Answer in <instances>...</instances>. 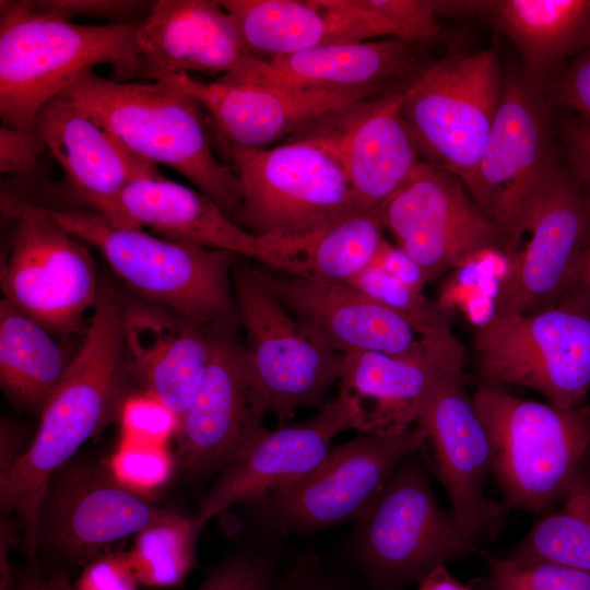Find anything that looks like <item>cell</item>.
I'll list each match as a JSON object with an SVG mask.
<instances>
[{
    "label": "cell",
    "mask_w": 590,
    "mask_h": 590,
    "mask_svg": "<svg viewBox=\"0 0 590 590\" xmlns=\"http://www.w3.org/2000/svg\"><path fill=\"white\" fill-rule=\"evenodd\" d=\"M121 318L122 300L102 282L83 341L40 412L27 451L0 476L1 516L14 514L20 520L30 559L38 552L37 517L50 477L76 457L85 441L118 420L130 392Z\"/></svg>",
    "instance_id": "cell-1"
},
{
    "label": "cell",
    "mask_w": 590,
    "mask_h": 590,
    "mask_svg": "<svg viewBox=\"0 0 590 590\" xmlns=\"http://www.w3.org/2000/svg\"><path fill=\"white\" fill-rule=\"evenodd\" d=\"M19 199L28 211L96 248L138 299L177 312L206 331L237 335L240 321L233 285L237 255L115 225L97 212Z\"/></svg>",
    "instance_id": "cell-2"
},
{
    "label": "cell",
    "mask_w": 590,
    "mask_h": 590,
    "mask_svg": "<svg viewBox=\"0 0 590 590\" xmlns=\"http://www.w3.org/2000/svg\"><path fill=\"white\" fill-rule=\"evenodd\" d=\"M58 97L76 105L135 155L181 174L234 219L241 203L239 180L232 165L215 156L206 111L194 97L164 81L118 82L93 70Z\"/></svg>",
    "instance_id": "cell-3"
},
{
    "label": "cell",
    "mask_w": 590,
    "mask_h": 590,
    "mask_svg": "<svg viewBox=\"0 0 590 590\" xmlns=\"http://www.w3.org/2000/svg\"><path fill=\"white\" fill-rule=\"evenodd\" d=\"M138 22L82 25L31 9L0 4V117L30 131L39 110L93 67L109 63L115 76L130 62Z\"/></svg>",
    "instance_id": "cell-4"
},
{
    "label": "cell",
    "mask_w": 590,
    "mask_h": 590,
    "mask_svg": "<svg viewBox=\"0 0 590 590\" xmlns=\"http://www.w3.org/2000/svg\"><path fill=\"white\" fill-rule=\"evenodd\" d=\"M420 451L399 463L349 538L347 558L368 590H404L439 565L481 553L438 504Z\"/></svg>",
    "instance_id": "cell-5"
},
{
    "label": "cell",
    "mask_w": 590,
    "mask_h": 590,
    "mask_svg": "<svg viewBox=\"0 0 590 590\" xmlns=\"http://www.w3.org/2000/svg\"><path fill=\"white\" fill-rule=\"evenodd\" d=\"M471 401L507 506L541 515L554 509L590 448V405L558 408L485 382Z\"/></svg>",
    "instance_id": "cell-6"
},
{
    "label": "cell",
    "mask_w": 590,
    "mask_h": 590,
    "mask_svg": "<svg viewBox=\"0 0 590 590\" xmlns=\"http://www.w3.org/2000/svg\"><path fill=\"white\" fill-rule=\"evenodd\" d=\"M239 180L233 221L286 246L305 241L355 212L344 168L331 149L295 138L264 149L224 145Z\"/></svg>",
    "instance_id": "cell-7"
},
{
    "label": "cell",
    "mask_w": 590,
    "mask_h": 590,
    "mask_svg": "<svg viewBox=\"0 0 590 590\" xmlns=\"http://www.w3.org/2000/svg\"><path fill=\"white\" fill-rule=\"evenodd\" d=\"M427 441L414 426L397 436L362 435L332 446L326 458L296 483L243 505L259 543L291 534H312L359 521L399 463Z\"/></svg>",
    "instance_id": "cell-8"
},
{
    "label": "cell",
    "mask_w": 590,
    "mask_h": 590,
    "mask_svg": "<svg viewBox=\"0 0 590 590\" xmlns=\"http://www.w3.org/2000/svg\"><path fill=\"white\" fill-rule=\"evenodd\" d=\"M481 382L514 385L558 408L585 403L590 390V299L570 288L531 314H493L475 332Z\"/></svg>",
    "instance_id": "cell-9"
},
{
    "label": "cell",
    "mask_w": 590,
    "mask_h": 590,
    "mask_svg": "<svg viewBox=\"0 0 590 590\" xmlns=\"http://www.w3.org/2000/svg\"><path fill=\"white\" fill-rule=\"evenodd\" d=\"M504 75L493 49L452 46L404 91L401 111L428 162L471 182L500 104Z\"/></svg>",
    "instance_id": "cell-10"
},
{
    "label": "cell",
    "mask_w": 590,
    "mask_h": 590,
    "mask_svg": "<svg viewBox=\"0 0 590 590\" xmlns=\"http://www.w3.org/2000/svg\"><path fill=\"white\" fill-rule=\"evenodd\" d=\"M233 285L244 364L260 410L281 426L302 408L323 406L327 392L340 381L344 355L310 339L250 266L236 261Z\"/></svg>",
    "instance_id": "cell-11"
},
{
    "label": "cell",
    "mask_w": 590,
    "mask_h": 590,
    "mask_svg": "<svg viewBox=\"0 0 590 590\" xmlns=\"http://www.w3.org/2000/svg\"><path fill=\"white\" fill-rule=\"evenodd\" d=\"M0 201L15 222L1 260L2 298L52 334L85 333L102 285L86 244L4 190Z\"/></svg>",
    "instance_id": "cell-12"
},
{
    "label": "cell",
    "mask_w": 590,
    "mask_h": 590,
    "mask_svg": "<svg viewBox=\"0 0 590 590\" xmlns=\"http://www.w3.org/2000/svg\"><path fill=\"white\" fill-rule=\"evenodd\" d=\"M559 166L544 94L516 72L504 75L498 111L467 189L497 226L507 259L519 250L530 203Z\"/></svg>",
    "instance_id": "cell-13"
},
{
    "label": "cell",
    "mask_w": 590,
    "mask_h": 590,
    "mask_svg": "<svg viewBox=\"0 0 590 590\" xmlns=\"http://www.w3.org/2000/svg\"><path fill=\"white\" fill-rule=\"evenodd\" d=\"M169 511L120 484L105 461L74 457L54 473L44 492L37 551L84 567Z\"/></svg>",
    "instance_id": "cell-14"
},
{
    "label": "cell",
    "mask_w": 590,
    "mask_h": 590,
    "mask_svg": "<svg viewBox=\"0 0 590 590\" xmlns=\"http://www.w3.org/2000/svg\"><path fill=\"white\" fill-rule=\"evenodd\" d=\"M380 217L426 282L477 256L503 251L497 226L462 180L428 161L380 208Z\"/></svg>",
    "instance_id": "cell-15"
},
{
    "label": "cell",
    "mask_w": 590,
    "mask_h": 590,
    "mask_svg": "<svg viewBox=\"0 0 590 590\" xmlns=\"http://www.w3.org/2000/svg\"><path fill=\"white\" fill-rule=\"evenodd\" d=\"M590 228V204L562 165L530 203L523 249L508 259L493 314H531L560 299L573 286Z\"/></svg>",
    "instance_id": "cell-16"
},
{
    "label": "cell",
    "mask_w": 590,
    "mask_h": 590,
    "mask_svg": "<svg viewBox=\"0 0 590 590\" xmlns=\"http://www.w3.org/2000/svg\"><path fill=\"white\" fill-rule=\"evenodd\" d=\"M464 349L453 332L422 338L402 354L354 352L344 355L337 396L352 429L362 435L397 436L413 428L434 389L463 371Z\"/></svg>",
    "instance_id": "cell-17"
},
{
    "label": "cell",
    "mask_w": 590,
    "mask_h": 590,
    "mask_svg": "<svg viewBox=\"0 0 590 590\" xmlns=\"http://www.w3.org/2000/svg\"><path fill=\"white\" fill-rule=\"evenodd\" d=\"M210 359L176 434V465L190 479L219 474L267 430L243 358L240 340L208 331Z\"/></svg>",
    "instance_id": "cell-18"
},
{
    "label": "cell",
    "mask_w": 590,
    "mask_h": 590,
    "mask_svg": "<svg viewBox=\"0 0 590 590\" xmlns=\"http://www.w3.org/2000/svg\"><path fill=\"white\" fill-rule=\"evenodd\" d=\"M404 90L371 97L300 128L340 160L355 212L380 209L411 177L421 160L402 111ZM298 131V130H297Z\"/></svg>",
    "instance_id": "cell-19"
},
{
    "label": "cell",
    "mask_w": 590,
    "mask_h": 590,
    "mask_svg": "<svg viewBox=\"0 0 590 590\" xmlns=\"http://www.w3.org/2000/svg\"><path fill=\"white\" fill-rule=\"evenodd\" d=\"M160 81L181 88L202 105L222 146L251 149L270 148L326 115L385 94L376 87L295 88L258 84L229 74L212 82L188 73Z\"/></svg>",
    "instance_id": "cell-20"
},
{
    "label": "cell",
    "mask_w": 590,
    "mask_h": 590,
    "mask_svg": "<svg viewBox=\"0 0 590 590\" xmlns=\"http://www.w3.org/2000/svg\"><path fill=\"white\" fill-rule=\"evenodd\" d=\"M34 130L62 170L48 179L20 186L15 192L45 189L60 197L61 210H86L108 216L125 188L135 178L158 172L155 164L127 149L73 103L56 97L37 114Z\"/></svg>",
    "instance_id": "cell-21"
},
{
    "label": "cell",
    "mask_w": 590,
    "mask_h": 590,
    "mask_svg": "<svg viewBox=\"0 0 590 590\" xmlns=\"http://www.w3.org/2000/svg\"><path fill=\"white\" fill-rule=\"evenodd\" d=\"M255 59L220 1L157 0L139 20L132 58L115 81H160L192 71L228 74Z\"/></svg>",
    "instance_id": "cell-22"
},
{
    "label": "cell",
    "mask_w": 590,
    "mask_h": 590,
    "mask_svg": "<svg viewBox=\"0 0 590 590\" xmlns=\"http://www.w3.org/2000/svg\"><path fill=\"white\" fill-rule=\"evenodd\" d=\"M250 267L260 284L304 332L337 353L402 354L422 341L404 318L347 283L278 274L263 266Z\"/></svg>",
    "instance_id": "cell-23"
},
{
    "label": "cell",
    "mask_w": 590,
    "mask_h": 590,
    "mask_svg": "<svg viewBox=\"0 0 590 590\" xmlns=\"http://www.w3.org/2000/svg\"><path fill=\"white\" fill-rule=\"evenodd\" d=\"M347 429H352L351 416L338 396L306 421L267 429L217 474L194 515L199 526L203 529L212 518L234 506L296 483L321 463L333 439Z\"/></svg>",
    "instance_id": "cell-24"
},
{
    "label": "cell",
    "mask_w": 590,
    "mask_h": 590,
    "mask_svg": "<svg viewBox=\"0 0 590 590\" xmlns=\"http://www.w3.org/2000/svg\"><path fill=\"white\" fill-rule=\"evenodd\" d=\"M415 425L426 432L432 442L451 511L477 540L495 528L506 505L484 494L492 473L491 444L467 393L463 371L448 376L434 389Z\"/></svg>",
    "instance_id": "cell-25"
},
{
    "label": "cell",
    "mask_w": 590,
    "mask_h": 590,
    "mask_svg": "<svg viewBox=\"0 0 590 590\" xmlns=\"http://www.w3.org/2000/svg\"><path fill=\"white\" fill-rule=\"evenodd\" d=\"M105 217L115 225L149 227L169 240L227 250L269 269H285L272 240L247 232L211 198L158 172L132 180Z\"/></svg>",
    "instance_id": "cell-26"
},
{
    "label": "cell",
    "mask_w": 590,
    "mask_h": 590,
    "mask_svg": "<svg viewBox=\"0 0 590 590\" xmlns=\"http://www.w3.org/2000/svg\"><path fill=\"white\" fill-rule=\"evenodd\" d=\"M122 346L131 381L180 420L204 376L211 344L206 330L164 307L122 300Z\"/></svg>",
    "instance_id": "cell-27"
},
{
    "label": "cell",
    "mask_w": 590,
    "mask_h": 590,
    "mask_svg": "<svg viewBox=\"0 0 590 590\" xmlns=\"http://www.w3.org/2000/svg\"><path fill=\"white\" fill-rule=\"evenodd\" d=\"M418 42L397 36L332 44L270 59H255L229 75L251 83L295 88L405 90L424 66Z\"/></svg>",
    "instance_id": "cell-28"
},
{
    "label": "cell",
    "mask_w": 590,
    "mask_h": 590,
    "mask_svg": "<svg viewBox=\"0 0 590 590\" xmlns=\"http://www.w3.org/2000/svg\"><path fill=\"white\" fill-rule=\"evenodd\" d=\"M258 59L314 47L394 36L390 25L355 0H222Z\"/></svg>",
    "instance_id": "cell-29"
},
{
    "label": "cell",
    "mask_w": 590,
    "mask_h": 590,
    "mask_svg": "<svg viewBox=\"0 0 590 590\" xmlns=\"http://www.w3.org/2000/svg\"><path fill=\"white\" fill-rule=\"evenodd\" d=\"M474 15L510 39L522 60L521 78L541 93L568 58L590 47V0H481Z\"/></svg>",
    "instance_id": "cell-30"
},
{
    "label": "cell",
    "mask_w": 590,
    "mask_h": 590,
    "mask_svg": "<svg viewBox=\"0 0 590 590\" xmlns=\"http://www.w3.org/2000/svg\"><path fill=\"white\" fill-rule=\"evenodd\" d=\"M46 328L0 300V385L19 406L42 412L73 356Z\"/></svg>",
    "instance_id": "cell-31"
},
{
    "label": "cell",
    "mask_w": 590,
    "mask_h": 590,
    "mask_svg": "<svg viewBox=\"0 0 590 590\" xmlns=\"http://www.w3.org/2000/svg\"><path fill=\"white\" fill-rule=\"evenodd\" d=\"M382 231L380 209L353 212L305 241L278 247L286 274L347 283L373 263Z\"/></svg>",
    "instance_id": "cell-32"
},
{
    "label": "cell",
    "mask_w": 590,
    "mask_h": 590,
    "mask_svg": "<svg viewBox=\"0 0 590 590\" xmlns=\"http://www.w3.org/2000/svg\"><path fill=\"white\" fill-rule=\"evenodd\" d=\"M560 503L505 556L545 559L590 573V448Z\"/></svg>",
    "instance_id": "cell-33"
},
{
    "label": "cell",
    "mask_w": 590,
    "mask_h": 590,
    "mask_svg": "<svg viewBox=\"0 0 590 590\" xmlns=\"http://www.w3.org/2000/svg\"><path fill=\"white\" fill-rule=\"evenodd\" d=\"M201 531L194 516L170 510L137 533L127 553L140 585L157 589L180 586L196 565Z\"/></svg>",
    "instance_id": "cell-34"
},
{
    "label": "cell",
    "mask_w": 590,
    "mask_h": 590,
    "mask_svg": "<svg viewBox=\"0 0 590 590\" xmlns=\"http://www.w3.org/2000/svg\"><path fill=\"white\" fill-rule=\"evenodd\" d=\"M347 284L400 315L422 338L452 332L450 312L442 304L428 299L374 263Z\"/></svg>",
    "instance_id": "cell-35"
},
{
    "label": "cell",
    "mask_w": 590,
    "mask_h": 590,
    "mask_svg": "<svg viewBox=\"0 0 590 590\" xmlns=\"http://www.w3.org/2000/svg\"><path fill=\"white\" fill-rule=\"evenodd\" d=\"M483 554L488 573L479 580L482 590H590V573L545 559Z\"/></svg>",
    "instance_id": "cell-36"
},
{
    "label": "cell",
    "mask_w": 590,
    "mask_h": 590,
    "mask_svg": "<svg viewBox=\"0 0 590 590\" xmlns=\"http://www.w3.org/2000/svg\"><path fill=\"white\" fill-rule=\"evenodd\" d=\"M111 475L128 489L150 498L170 480L176 465L169 446L119 438L105 461Z\"/></svg>",
    "instance_id": "cell-37"
},
{
    "label": "cell",
    "mask_w": 590,
    "mask_h": 590,
    "mask_svg": "<svg viewBox=\"0 0 590 590\" xmlns=\"http://www.w3.org/2000/svg\"><path fill=\"white\" fill-rule=\"evenodd\" d=\"M275 545L258 543L225 555L196 590H280Z\"/></svg>",
    "instance_id": "cell-38"
},
{
    "label": "cell",
    "mask_w": 590,
    "mask_h": 590,
    "mask_svg": "<svg viewBox=\"0 0 590 590\" xmlns=\"http://www.w3.org/2000/svg\"><path fill=\"white\" fill-rule=\"evenodd\" d=\"M117 421L120 438L162 446H169L179 426V418L172 409L140 389L126 397Z\"/></svg>",
    "instance_id": "cell-39"
},
{
    "label": "cell",
    "mask_w": 590,
    "mask_h": 590,
    "mask_svg": "<svg viewBox=\"0 0 590 590\" xmlns=\"http://www.w3.org/2000/svg\"><path fill=\"white\" fill-rule=\"evenodd\" d=\"M356 3L387 22L394 36L412 42L441 37L438 0H355Z\"/></svg>",
    "instance_id": "cell-40"
},
{
    "label": "cell",
    "mask_w": 590,
    "mask_h": 590,
    "mask_svg": "<svg viewBox=\"0 0 590 590\" xmlns=\"http://www.w3.org/2000/svg\"><path fill=\"white\" fill-rule=\"evenodd\" d=\"M45 145L35 130H19L2 125L0 128V169L10 176L2 187L34 185L46 180L40 157Z\"/></svg>",
    "instance_id": "cell-41"
},
{
    "label": "cell",
    "mask_w": 590,
    "mask_h": 590,
    "mask_svg": "<svg viewBox=\"0 0 590 590\" xmlns=\"http://www.w3.org/2000/svg\"><path fill=\"white\" fill-rule=\"evenodd\" d=\"M33 10L67 20L73 16H99L114 23L135 22L132 17L148 14L152 2L129 0H45L25 1Z\"/></svg>",
    "instance_id": "cell-42"
},
{
    "label": "cell",
    "mask_w": 590,
    "mask_h": 590,
    "mask_svg": "<svg viewBox=\"0 0 590 590\" xmlns=\"http://www.w3.org/2000/svg\"><path fill=\"white\" fill-rule=\"evenodd\" d=\"M543 94L550 106L590 118V47L571 59Z\"/></svg>",
    "instance_id": "cell-43"
},
{
    "label": "cell",
    "mask_w": 590,
    "mask_h": 590,
    "mask_svg": "<svg viewBox=\"0 0 590 590\" xmlns=\"http://www.w3.org/2000/svg\"><path fill=\"white\" fill-rule=\"evenodd\" d=\"M127 552H106L87 563L72 585V590H138Z\"/></svg>",
    "instance_id": "cell-44"
},
{
    "label": "cell",
    "mask_w": 590,
    "mask_h": 590,
    "mask_svg": "<svg viewBox=\"0 0 590 590\" xmlns=\"http://www.w3.org/2000/svg\"><path fill=\"white\" fill-rule=\"evenodd\" d=\"M280 590H365L346 576L326 566L319 557L305 554L281 573ZM366 590H368L366 588Z\"/></svg>",
    "instance_id": "cell-45"
},
{
    "label": "cell",
    "mask_w": 590,
    "mask_h": 590,
    "mask_svg": "<svg viewBox=\"0 0 590 590\" xmlns=\"http://www.w3.org/2000/svg\"><path fill=\"white\" fill-rule=\"evenodd\" d=\"M562 143L566 168L590 204V127L574 117L562 128Z\"/></svg>",
    "instance_id": "cell-46"
},
{
    "label": "cell",
    "mask_w": 590,
    "mask_h": 590,
    "mask_svg": "<svg viewBox=\"0 0 590 590\" xmlns=\"http://www.w3.org/2000/svg\"><path fill=\"white\" fill-rule=\"evenodd\" d=\"M373 263L415 291L422 292L427 283L420 266L401 248L386 239L382 240Z\"/></svg>",
    "instance_id": "cell-47"
},
{
    "label": "cell",
    "mask_w": 590,
    "mask_h": 590,
    "mask_svg": "<svg viewBox=\"0 0 590 590\" xmlns=\"http://www.w3.org/2000/svg\"><path fill=\"white\" fill-rule=\"evenodd\" d=\"M15 590H72L68 577L62 570L47 571L40 568L36 559L16 570Z\"/></svg>",
    "instance_id": "cell-48"
},
{
    "label": "cell",
    "mask_w": 590,
    "mask_h": 590,
    "mask_svg": "<svg viewBox=\"0 0 590 590\" xmlns=\"http://www.w3.org/2000/svg\"><path fill=\"white\" fill-rule=\"evenodd\" d=\"M28 447L21 426L8 417H2L0 425V476L7 474L21 460Z\"/></svg>",
    "instance_id": "cell-49"
},
{
    "label": "cell",
    "mask_w": 590,
    "mask_h": 590,
    "mask_svg": "<svg viewBox=\"0 0 590 590\" xmlns=\"http://www.w3.org/2000/svg\"><path fill=\"white\" fill-rule=\"evenodd\" d=\"M14 524L7 516L0 523V590H15L16 573L10 562V550L16 541Z\"/></svg>",
    "instance_id": "cell-50"
},
{
    "label": "cell",
    "mask_w": 590,
    "mask_h": 590,
    "mask_svg": "<svg viewBox=\"0 0 590 590\" xmlns=\"http://www.w3.org/2000/svg\"><path fill=\"white\" fill-rule=\"evenodd\" d=\"M417 590H475L456 579L446 565H439L417 581Z\"/></svg>",
    "instance_id": "cell-51"
},
{
    "label": "cell",
    "mask_w": 590,
    "mask_h": 590,
    "mask_svg": "<svg viewBox=\"0 0 590 590\" xmlns=\"http://www.w3.org/2000/svg\"><path fill=\"white\" fill-rule=\"evenodd\" d=\"M590 299V228L586 245L578 264L576 276L570 287Z\"/></svg>",
    "instance_id": "cell-52"
},
{
    "label": "cell",
    "mask_w": 590,
    "mask_h": 590,
    "mask_svg": "<svg viewBox=\"0 0 590 590\" xmlns=\"http://www.w3.org/2000/svg\"><path fill=\"white\" fill-rule=\"evenodd\" d=\"M577 117H579L587 126L590 127V118H588V117H581V116H578V115H577Z\"/></svg>",
    "instance_id": "cell-53"
}]
</instances>
